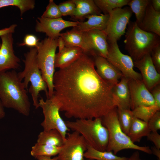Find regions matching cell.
I'll return each instance as SVG.
<instances>
[{"mask_svg":"<svg viewBox=\"0 0 160 160\" xmlns=\"http://www.w3.org/2000/svg\"><path fill=\"white\" fill-rule=\"evenodd\" d=\"M35 158L37 160H59L57 156L52 158L51 157L38 156Z\"/></svg>","mask_w":160,"mask_h":160,"instance_id":"obj_45","label":"cell"},{"mask_svg":"<svg viewBox=\"0 0 160 160\" xmlns=\"http://www.w3.org/2000/svg\"><path fill=\"white\" fill-rule=\"evenodd\" d=\"M160 110V106L154 103L150 106H138L132 111L134 117L148 122L151 117Z\"/></svg>","mask_w":160,"mask_h":160,"instance_id":"obj_30","label":"cell"},{"mask_svg":"<svg viewBox=\"0 0 160 160\" xmlns=\"http://www.w3.org/2000/svg\"><path fill=\"white\" fill-rule=\"evenodd\" d=\"M84 53L80 47H66L61 51L56 53L55 68L62 69L66 68L78 60Z\"/></svg>","mask_w":160,"mask_h":160,"instance_id":"obj_21","label":"cell"},{"mask_svg":"<svg viewBox=\"0 0 160 160\" xmlns=\"http://www.w3.org/2000/svg\"><path fill=\"white\" fill-rule=\"evenodd\" d=\"M94 57L100 56L106 58L108 44L106 35L104 31L93 30L85 32Z\"/></svg>","mask_w":160,"mask_h":160,"instance_id":"obj_17","label":"cell"},{"mask_svg":"<svg viewBox=\"0 0 160 160\" xmlns=\"http://www.w3.org/2000/svg\"><path fill=\"white\" fill-rule=\"evenodd\" d=\"M151 56L156 69L160 73V44L153 49L151 53Z\"/></svg>","mask_w":160,"mask_h":160,"instance_id":"obj_36","label":"cell"},{"mask_svg":"<svg viewBox=\"0 0 160 160\" xmlns=\"http://www.w3.org/2000/svg\"><path fill=\"white\" fill-rule=\"evenodd\" d=\"M53 83V95L67 118H101L117 108L113 86L98 75L94 61L86 53L56 72Z\"/></svg>","mask_w":160,"mask_h":160,"instance_id":"obj_1","label":"cell"},{"mask_svg":"<svg viewBox=\"0 0 160 160\" xmlns=\"http://www.w3.org/2000/svg\"><path fill=\"white\" fill-rule=\"evenodd\" d=\"M35 4L33 0H0V8L10 6L17 7L20 10L21 16L26 11L33 9Z\"/></svg>","mask_w":160,"mask_h":160,"instance_id":"obj_31","label":"cell"},{"mask_svg":"<svg viewBox=\"0 0 160 160\" xmlns=\"http://www.w3.org/2000/svg\"><path fill=\"white\" fill-rule=\"evenodd\" d=\"M58 7L62 16H73L76 8L75 4L71 0H68L60 3Z\"/></svg>","mask_w":160,"mask_h":160,"instance_id":"obj_34","label":"cell"},{"mask_svg":"<svg viewBox=\"0 0 160 160\" xmlns=\"http://www.w3.org/2000/svg\"><path fill=\"white\" fill-rule=\"evenodd\" d=\"M127 160H146L141 158L139 152L137 151L134 152Z\"/></svg>","mask_w":160,"mask_h":160,"instance_id":"obj_43","label":"cell"},{"mask_svg":"<svg viewBox=\"0 0 160 160\" xmlns=\"http://www.w3.org/2000/svg\"><path fill=\"white\" fill-rule=\"evenodd\" d=\"M41 17L51 19H56L62 17V15L58 5L53 0H50L46 9Z\"/></svg>","mask_w":160,"mask_h":160,"instance_id":"obj_33","label":"cell"},{"mask_svg":"<svg viewBox=\"0 0 160 160\" xmlns=\"http://www.w3.org/2000/svg\"><path fill=\"white\" fill-rule=\"evenodd\" d=\"M22 81L15 70L0 73V100L4 107L13 109L28 116L31 103Z\"/></svg>","mask_w":160,"mask_h":160,"instance_id":"obj_2","label":"cell"},{"mask_svg":"<svg viewBox=\"0 0 160 160\" xmlns=\"http://www.w3.org/2000/svg\"><path fill=\"white\" fill-rule=\"evenodd\" d=\"M150 0H129L127 5L132 12L134 13L136 18L135 21L139 25L142 21L145 16L147 6Z\"/></svg>","mask_w":160,"mask_h":160,"instance_id":"obj_27","label":"cell"},{"mask_svg":"<svg viewBox=\"0 0 160 160\" xmlns=\"http://www.w3.org/2000/svg\"><path fill=\"white\" fill-rule=\"evenodd\" d=\"M57 47H58V52L63 50L65 47V43L63 39L60 36L57 39Z\"/></svg>","mask_w":160,"mask_h":160,"instance_id":"obj_42","label":"cell"},{"mask_svg":"<svg viewBox=\"0 0 160 160\" xmlns=\"http://www.w3.org/2000/svg\"><path fill=\"white\" fill-rule=\"evenodd\" d=\"M60 149L61 147L36 143L32 147L31 154L34 157L38 156L51 157L58 155Z\"/></svg>","mask_w":160,"mask_h":160,"instance_id":"obj_28","label":"cell"},{"mask_svg":"<svg viewBox=\"0 0 160 160\" xmlns=\"http://www.w3.org/2000/svg\"><path fill=\"white\" fill-rule=\"evenodd\" d=\"M104 14L108 15L113 9L127 5L129 0H94Z\"/></svg>","mask_w":160,"mask_h":160,"instance_id":"obj_29","label":"cell"},{"mask_svg":"<svg viewBox=\"0 0 160 160\" xmlns=\"http://www.w3.org/2000/svg\"><path fill=\"white\" fill-rule=\"evenodd\" d=\"M94 57L96 71L100 77L112 86L118 83L124 76L121 72L106 58L99 56Z\"/></svg>","mask_w":160,"mask_h":160,"instance_id":"obj_16","label":"cell"},{"mask_svg":"<svg viewBox=\"0 0 160 160\" xmlns=\"http://www.w3.org/2000/svg\"><path fill=\"white\" fill-rule=\"evenodd\" d=\"M87 143L79 133H68L57 157L59 160H85Z\"/></svg>","mask_w":160,"mask_h":160,"instance_id":"obj_11","label":"cell"},{"mask_svg":"<svg viewBox=\"0 0 160 160\" xmlns=\"http://www.w3.org/2000/svg\"><path fill=\"white\" fill-rule=\"evenodd\" d=\"M118 120L123 131L126 135L128 133L134 117L131 109L117 108Z\"/></svg>","mask_w":160,"mask_h":160,"instance_id":"obj_32","label":"cell"},{"mask_svg":"<svg viewBox=\"0 0 160 160\" xmlns=\"http://www.w3.org/2000/svg\"><path fill=\"white\" fill-rule=\"evenodd\" d=\"M138 26L144 31L160 36V12L156 11L153 9L151 1L142 21Z\"/></svg>","mask_w":160,"mask_h":160,"instance_id":"obj_22","label":"cell"},{"mask_svg":"<svg viewBox=\"0 0 160 160\" xmlns=\"http://www.w3.org/2000/svg\"><path fill=\"white\" fill-rule=\"evenodd\" d=\"M39 106L42 109L44 119L41 125L44 130L53 129L58 130L64 139L70 129L61 118L59 112L60 105L53 95L44 100L41 98L39 100Z\"/></svg>","mask_w":160,"mask_h":160,"instance_id":"obj_8","label":"cell"},{"mask_svg":"<svg viewBox=\"0 0 160 160\" xmlns=\"http://www.w3.org/2000/svg\"><path fill=\"white\" fill-rule=\"evenodd\" d=\"M151 132H157L160 129V111H157L148 122Z\"/></svg>","mask_w":160,"mask_h":160,"instance_id":"obj_35","label":"cell"},{"mask_svg":"<svg viewBox=\"0 0 160 160\" xmlns=\"http://www.w3.org/2000/svg\"><path fill=\"white\" fill-rule=\"evenodd\" d=\"M65 139L60 132L57 129L44 130L39 134L37 143L41 144L61 147Z\"/></svg>","mask_w":160,"mask_h":160,"instance_id":"obj_25","label":"cell"},{"mask_svg":"<svg viewBox=\"0 0 160 160\" xmlns=\"http://www.w3.org/2000/svg\"><path fill=\"white\" fill-rule=\"evenodd\" d=\"M84 156L88 159L93 160H127L128 157L118 156L112 152L101 151L87 145Z\"/></svg>","mask_w":160,"mask_h":160,"instance_id":"obj_26","label":"cell"},{"mask_svg":"<svg viewBox=\"0 0 160 160\" xmlns=\"http://www.w3.org/2000/svg\"><path fill=\"white\" fill-rule=\"evenodd\" d=\"M132 13L128 7L114 9L109 13L107 25L104 31L108 42L117 41L125 33Z\"/></svg>","mask_w":160,"mask_h":160,"instance_id":"obj_9","label":"cell"},{"mask_svg":"<svg viewBox=\"0 0 160 160\" xmlns=\"http://www.w3.org/2000/svg\"><path fill=\"white\" fill-rule=\"evenodd\" d=\"M39 40L34 35L32 34L26 35L22 43L19 44V46H26L30 48L36 47L39 42Z\"/></svg>","mask_w":160,"mask_h":160,"instance_id":"obj_37","label":"cell"},{"mask_svg":"<svg viewBox=\"0 0 160 160\" xmlns=\"http://www.w3.org/2000/svg\"><path fill=\"white\" fill-rule=\"evenodd\" d=\"M0 38L2 43L0 48V73L19 68L20 60L14 53L12 33L5 34Z\"/></svg>","mask_w":160,"mask_h":160,"instance_id":"obj_12","label":"cell"},{"mask_svg":"<svg viewBox=\"0 0 160 160\" xmlns=\"http://www.w3.org/2000/svg\"><path fill=\"white\" fill-rule=\"evenodd\" d=\"M37 50L35 47L30 48L29 51L24 54L25 59L23 60L25 67L23 70L17 73L19 78L22 81L25 88L28 89V83L31 85L29 92L31 96L33 104L36 109L39 107L38 96L41 91L45 92L47 98L48 90L47 84L43 80L36 61Z\"/></svg>","mask_w":160,"mask_h":160,"instance_id":"obj_6","label":"cell"},{"mask_svg":"<svg viewBox=\"0 0 160 160\" xmlns=\"http://www.w3.org/2000/svg\"><path fill=\"white\" fill-rule=\"evenodd\" d=\"M87 160H91V159H87Z\"/></svg>","mask_w":160,"mask_h":160,"instance_id":"obj_48","label":"cell"},{"mask_svg":"<svg viewBox=\"0 0 160 160\" xmlns=\"http://www.w3.org/2000/svg\"><path fill=\"white\" fill-rule=\"evenodd\" d=\"M124 40L125 49L134 61L150 54L160 44V36L141 29L135 22L129 21Z\"/></svg>","mask_w":160,"mask_h":160,"instance_id":"obj_3","label":"cell"},{"mask_svg":"<svg viewBox=\"0 0 160 160\" xmlns=\"http://www.w3.org/2000/svg\"><path fill=\"white\" fill-rule=\"evenodd\" d=\"M109 15L101 14L99 15H91L87 16V21H78L76 27L72 28L81 32H85L93 30L104 31L108 23Z\"/></svg>","mask_w":160,"mask_h":160,"instance_id":"obj_20","label":"cell"},{"mask_svg":"<svg viewBox=\"0 0 160 160\" xmlns=\"http://www.w3.org/2000/svg\"><path fill=\"white\" fill-rule=\"evenodd\" d=\"M76 8L72 18L82 20L91 15H99L101 12L93 0H72Z\"/></svg>","mask_w":160,"mask_h":160,"instance_id":"obj_23","label":"cell"},{"mask_svg":"<svg viewBox=\"0 0 160 160\" xmlns=\"http://www.w3.org/2000/svg\"><path fill=\"white\" fill-rule=\"evenodd\" d=\"M128 85L130 95V109L140 106L154 104L153 96L142 80L129 79Z\"/></svg>","mask_w":160,"mask_h":160,"instance_id":"obj_14","label":"cell"},{"mask_svg":"<svg viewBox=\"0 0 160 160\" xmlns=\"http://www.w3.org/2000/svg\"><path fill=\"white\" fill-rule=\"evenodd\" d=\"M103 125L108 133V142L106 151H112L115 155L121 151L132 149L152 154L148 146H141L135 144L122 130L119 124L117 108L101 118Z\"/></svg>","mask_w":160,"mask_h":160,"instance_id":"obj_5","label":"cell"},{"mask_svg":"<svg viewBox=\"0 0 160 160\" xmlns=\"http://www.w3.org/2000/svg\"><path fill=\"white\" fill-rule=\"evenodd\" d=\"M5 113L1 100H0V119L3 118L5 116Z\"/></svg>","mask_w":160,"mask_h":160,"instance_id":"obj_46","label":"cell"},{"mask_svg":"<svg viewBox=\"0 0 160 160\" xmlns=\"http://www.w3.org/2000/svg\"><path fill=\"white\" fill-rule=\"evenodd\" d=\"M151 132L147 122L134 116L127 135L134 143L139 142L143 137H147Z\"/></svg>","mask_w":160,"mask_h":160,"instance_id":"obj_24","label":"cell"},{"mask_svg":"<svg viewBox=\"0 0 160 160\" xmlns=\"http://www.w3.org/2000/svg\"><path fill=\"white\" fill-rule=\"evenodd\" d=\"M17 25L16 24H13L10 25L9 27L0 30V37L8 33H14L15 29Z\"/></svg>","mask_w":160,"mask_h":160,"instance_id":"obj_40","label":"cell"},{"mask_svg":"<svg viewBox=\"0 0 160 160\" xmlns=\"http://www.w3.org/2000/svg\"><path fill=\"white\" fill-rule=\"evenodd\" d=\"M60 36L63 39L65 47H80L84 53L92 55V51L86 32L76 31L73 28L60 33Z\"/></svg>","mask_w":160,"mask_h":160,"instance_id":"obj_19","label":"cell"},{"mask_svg":"<svg viewBox=\"0 0 160 160\" xmlns=\"http://www.w3.org/2000/svg\"><path fill=\"white\" fill-rule=\"evenodd\" d=\"M150 92L154 99V103L160 106V84L154 87Z\"/></svg>","mask_w":160,"mask_h":160,"instance_id":"obj_39","label":"cell"},{"mask_svg":"<svg viewBox=\"0 0 160 160\" xmlns=\"http://www.w3.org/2000/svg\"><path fill=\"white\" fill-rule=\"evenodd\" d=\"M147 137V140L152 142L155 146L160 149V135L157 132H151Z\"/></svg>","mask_w":160,"mask_h":160,"instance_id":"obj_38","label":"cell"},{"mask_svg":"<svg viewBox=\"0 0 160 160\" xmlns=\"http://www.w3.org/2000/svg\"><path fill=\"white\" fill-rule=\"evenodd\" d=\"M78 21H67L62 17L51 19L41 17L36 20L35 30L45 33L48 37L56 39L60 36L61 31L68 27H76Z\"/></svg>","mask_w":160,"mask_h":160,"instance_id":"obj_13","label":"cell"},{"mask_svg":"<svg viewBox=\"0 0 160 160\" xmlns=\"http://www.w3.org/2000/svg\"><path fill=\"white\" fill-rule=\"evenodd\" d=\"M128 80L123 76L112 88L113 97L117 108L130 109V95Z\"/></svg>","mask_w":160,"mask_h":160,"instance_id":"obj_18","label":"cell"},{"mask_svg":"<svg viewBox=\"0 0 160 160\" xmlns=\"http://www.w3.org/2000/svg\"><path fill=\"white\" fill-rule=\"evenodd\" d=\"M134 66L140 71L142 80L150 92L156 86L160 84V73L156 69L151 54H147L140 60L133 61Z\"/></svg>","mask_w":160,"mask_h":160,"instance_id":"obj_15","label":"cell"},{"mask_svg":"<svg viewBox=\"0 0 160 160\" xmlns=\"http://www.w3.org/2000/svg\"><path fill=\"white\" fill-rule=\"evenodd\" d=\"M57 39L47 37L39 42L36 47L38 66L42 77L47 84L48 90L47 98L51 97L54 92L53 83L55 73L56 51L57 47Z\"/></svg>","mask_w":160,"mask_h":160,"instance_id":"obj_7","label":"cell"},{"mask_svg":"<svg viewBox=\"0 0 160 160\" xmlns=\"http://www.w3.org/2000/svg\"><path fill=\"white\" fill-rule=\"evenodd\" d=\"M107 60L118 69L128 79L142 80L140 73L134 69L133 61L131 57L121 52L117 41L108 42Z\"/></svg>","mask_w":160,"mask_h":160,"instance_id":"obj_10","label":"cell"},{"mask_svg":"<svg viewBox=\"0 0 160 160\" xmlns=\"http://www.w3.org/2000/svg\"><path fill=\"white\" fill-rule=\"evenodd\" d=\"M152 154H153L158 158V160H160V149L156 148L155 146H151L150 148Z\"/></svg>","mask_w":160,"mask_h":160,"instance_id":"obj_44","label":"cell"},{"mask_svg":"<svg viewBox=\"0 0 160 160\" xmlns=\"http://www.w3.org/2000/svg\"><path fill=\"white\" fill-rule=\"evenodd\" d=\"M65 122L68 127L79 133L88 145L100 151H106L108 133L102 124L101 118L78 119L74 121Z\"/></svg>","mask_w":160,"mask_h":160,"instance_id":"obj_4","label":"cell"},{"mask_svg":"<svg viewBox=\"0 0 160 160\" xmlns=\"http://www.w3.org/2000/svg\"><path fill=\"white\" fill-rule=\"evenodd\" d=\"M1 43H0V48L1 46Z\"/></svg>","mask_w":160,"mask_h":160,"instance_id":"obj_47","label":"cell"},{"mask_svg":"<svg viewBox=\"0 0 160 160\" xmlns=\"http://www.w3.org/2000/svg\"><path fill=\"white\" fill-rule=\"evenodd\" d=\"M151 4L155 10L160 12V0H151Z\"/></svg>","mask_w":160,"mask_h":160,"instance_id":"obj_41","label":"cell"}]
</instances>
